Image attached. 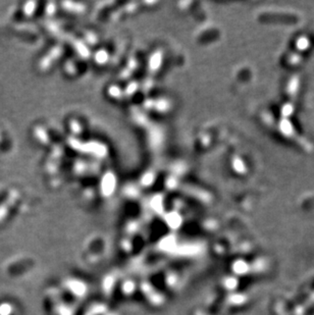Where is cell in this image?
<instances>
[{
	"label": "cell",
	"mask_w": 314,
	"mask_h": 315,
	"mask_svg": "<svg viewBox=\"0 0 314 315\" xmlns=\"http://www.w3.org/2000/svg\"><path fill=\"white\" fill-rule=\"evenodd\" d=\"M7 139L3 130L0 128V151H3L4 148H7Z\"/></svg>",
	"instance_id": "1"
}]
</instances>
